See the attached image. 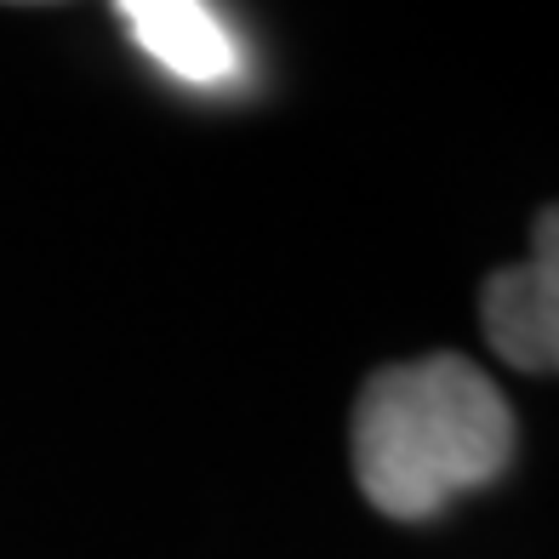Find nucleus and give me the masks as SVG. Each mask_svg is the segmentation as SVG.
Segmentation results:
<instances>
[{"instance_id":"f257e3e1","label":"nucleus","mask_w":559,"mask_h":559,"mask_svg":"<svg viewBox=\"0 0 559 559\" xmlns=\"http://www.w3.org/2000/svg\"><path fill=\"white\" fill-rule=\"evenodd\" d=\"M514 463V412L463 354L389 366L354 405V479L389 520H435Z\"/></svg>"},{"instance_id":"7ed1b4c3","label":"nucleus","mask_w":559,"mask_h":559,"mask_svg":"<svg viewBox=\"0 0 559 559\" xmlns=\"http://www.w3.org/2000/svg\"><path fill=\"white\" fill-rule=\"evenodd\" d=\"M120 23L138 52L183 86H200V92L228 86L246 69L240 35L228 29L223 12H212L206 0H126Z\"/></svg>"},{"instance_id":"f03ea898","label":"nucleus","mask_w":559,"mask_h":559,"mask_svg":"<svg viewBox=\"0 0 559 559\" xmlns=\"http://www.w3.org/2000/svg\"><path fill=\"white\" fill-rule=\"evenodd\" d=\"M479 325L508 366L559 371V206H548L531 228V258L486 280Z\"/></svg>"}]
</instances>
